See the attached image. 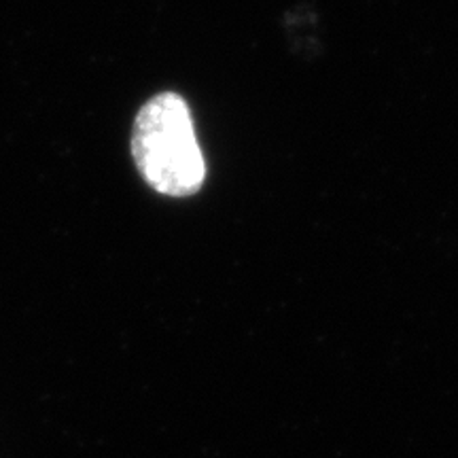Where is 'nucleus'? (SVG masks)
I'll return each instance as SVG.
<instances>
[{"instance_id":"nucleus-1","label":"nucleus","mask_w":458,"mask_h":458,"mask_svg":"<svg viewBox=\"0 0 458 458\" xmlns=\"http://www.w3.org/2000/svg\"><path fill=\"white\" fill-rule=\"evenodd\" d=\"M131 156L142 179L170 198L196 193L206 179L191 111L179 94H157L136 114Z\"/></svg>"}]
</instances>
